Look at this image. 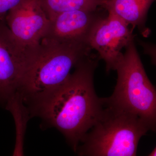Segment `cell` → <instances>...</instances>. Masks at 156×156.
I'll return each mask as SVG.
<instances>
[{
	"mask_svg": "<svg viewBox=\"0 0 156 156\" xmlns=\"http://www.w3.org/2000/svg\"><path fill=\"white\" fill-rule=\"evenodd\" d=\"M99 60L92 53L85 57L63 84L29 110L31 118L41 120L42 129L61 132L75 153L103 108V98L96 95L93 81Z\"/></svg>",
	"mask_w": 156,
	"mask_h": 156,
	"instance_id": "obj_1",
	"label": "cell"
},
{
	"mask_svg": "<svg viewBox=\"0 0 156 156\" xmlns=\"http://www.w3.org/2000/svg\"><path fill=\"white\" fill-rule=\"evenodd\" d=\"M92 50L86 42L43 38L36 61L17 91L28 110L63 84Z\"/></svg>",
	"mask_w": 156,
	"mask_h": 156,
	"instance_id": "obj_2",
	"label": "cell"
},
{
	"mask_svg": "<svg viewBox=\"0 0 156 156\" xmlns=\"http://www.w3.org/2000/svg\"><path fill=\"white\" fill-rule=\"evenodd\" d=\"M149 128L136 115L110 105L103 106L76 153L85 156H135L140 140Z\"/></svg>",
	"mask_w": 156,
	"mask_h": 156,
	"instance_id": "obj_3",
	"label": "cell"
},
{
	"mask_svg": "<svg viewBox=\"0 0 156 156\" xmlns=\"http://www.w3.org/2000/svg\"><path fill=\"white\" fill-rule=\"evenodd\" d=\"M125 50L116 69L118 78L114 91L105 100L110 105L136 115L150 130L155 131V88L148 77L134 41Z\"/></svg>",
	"mask_w": 156,
	"mask_h": 156,
	"instance_id": "obj_4",
	"label": "cell"
},
{
	"mask_svg": "<svg viewBox=\"0 0 156 156\" xmlns=\"http://www.w3.org/2000/svg\"><path fill=\"white\" fill-rule=\"evenodd\" d=\"M40 45L17 40L6 23L0 22V107L5 108L27 77L38 56Z\"/></svg>",
	"mask_w": 156,
	"mask_h": 156,
	"instance_id": "obj_5",
	"label": "cell"
},
{
	"mask_svg": "<svg viewBox=\"0 0 156 156\" xmlns=\"http://www.w3.org/2000/svg\"><path fill=\"white\" fill-rule=\"evenodd\" d=\"M132 31L122 19L108 12L93 29L89 45L105 62L107 73L116 69L123 58L122 50L134 40Z\"/></svg>",
	"mask_w": 156,
	"mask_h": 156,
	"instance_id": "obj_6",
	"label": "cell"
},
{
	"mask_svg": "<svg viewBox=\"0 0 156 156\" xmlns=\"http://www.w3.org/2000/svg\"><path fill=\"white\" fill-rule=\"evenodd\" d=\"M6 23L22 44L38 46L48 31L50 20L40 0H21L8 12Z\"/></svg>",
	"mask_w": 156,
	"mask_h": 156,
	"instance_id": "obj_7",
	"label": "cell"
},
{
	"mask_svg": "<svg viewBox=\"0 0 156 156\" xmlns=\"http://www.w3.org/2000/svg\"><path fill=\"white\" fill-rule=\"evenodd\" d=\"M106 15L100 8L95 11L77 10L60 13L50 20L49 28L44 37L89 44L93 29Z\"/></svg>",
	"mask_w": 156,
	"mask_h": 156,
	"instance_id": "obj_8",
	"label": "cell"
},
{
	"mask_svg": "<svg viewBox=\"0 0 156 156\" xmlns=\"http://www.w3.org/2000/svg\"><path fill=\"white\" fill-rule=\"evenodd\" d=\"M155 0H103L101 8L114 14L132 28L136 27L144 36L149 34L145 26L148 12Z\"/></svg>",
	"mask_w": 156,
	"mask_h": 156,
	"instance_id": "obj_9",
	"label": "cell"
},
{
	"mask_svg": "<svg viewBox=\"0 0 156 156\" xmlns=\"http://www.w3.org/2000/svg\"><path fill=\"white\" fill-rule=\"evenodd\" d=\"M5 108L12 114L16 125V140L13 155L23 156L27 125L31 119L29 112L18 92L9 99Z\"/></svg>",
	"mask_w": 156,
	"mask_h": 156,
	"instance_id": "obj_10",
	"label": "cell"
},
{
	"mask_svg": "<svg viewBox=\"0 0 156 156\" xmlns=\"http://www.w3.org/2000/svg\"><path fill=\"white\" fill-rule=\"evenodd\" d=\"M48 19L57 14L77 10L95 11L101 8L103 0H40Z\"/></svg>",
	"mask_w": 156,
	"mask_h": 156,
	"instance_id": "obj_11",
	"label": "cell"
},
{
	"mask_svg": "<svg viewBox=\"0 0 156 156\" xmlns=\"http://www.w3.org/2000/svg\"><path fill=\"white\" fill-rule=\"evenodd\" d=\"M21 1L0 0V22L6 23V17L8 12Z\"/></svg>",
	"mask_w": 156,
	"mask_h": 156,
	"instance_id": "obj_12",
	"label": "cell"
},
{
	"mask_svg": "<svg viewBox=\"0 0 156 156\" xmlns=\"http://www.w3.org/2000/svg\"><path fill=\"white\" fill-rule=\"evenodd\" d=\"M156 147H155L154 148L153 150L151 152L150 154H149V155H148V156H155L156 155Z\"/></svg>",
	"mask_w": 156,
	"mask_h": 156,
	"instance_id": "obj_13",
	"label": "cell"
}]
</instances>
